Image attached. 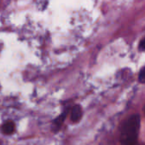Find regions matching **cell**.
Masks as SVG:
<instances>
[{
  "instance_id": "cell-2",
  "label": "cell",
  "mask_w": 145,
  "mask_h": 145,
  "mask_svg": "<svg viewBox=\"0 0 145 145\" xmlns=\"http://www.w3.org/2000/svg\"><path fill=\"white\" fill-rule=\"evenodd\" d=\"M82 116H83L82 108L78 105H74L71 110V120L73 122H78L81 120Z\"/></svg>"
},
{
  "instance_id": "cell-1",
  "label": "cell",
  "mask_w": 145,
  "mask_h": 145,
  "mask_svg": "<svg viewBox=\"0 0 145 145\" xmlns=\"http://www.w3.org/2000/svg\"><path fill=\"white\" fill-rule=\"evenodd\" d=\"M140 116L134 114L129 116L121 128V142L122 145H137L140 130Z\"/></svg>"
},
{
  "instance_id": "cell-6",
  "label": "cell",
  "mask_w": 145,
  "mask_h": 145,
  "mask_svg": "<svg viewBox=\"0 0 145 145\" xmlns=\"http://www.w3.org/2000/svg\"><path fill=\"white\" fill-rule=\"evenodd\" d=\"M138 49L140 51H145V37L141 39L139 45H138Z\"/></svg>"
},
{
  "instance_id": "cell-4",
  "label": "cell",
  "mask_w": 145,
  "mask_h": 145,
  "mask_svg": "<svg viewBox=\"0 0 145 145\" xmlns=\"http://www.w3.org/2000/svg\"><path fill=\"white\" fill-rule=\"evenodd\" d=\"M67 114H68V111L65 110L63 113H62V114L54 121V122H53V127H55V131L58 130V129L61 127V126L62 125L63 121H65V118H66V116H67Z\"/></svg>"
},
{
  "instance_id": "cell-3",
  "label": "cell",
  "mask_w": 145,
  "mask_h": 145,
  "mask_svg": "<svg viewBox=\"0 0 145 145\" xmlns=\"http://www.w3.org/2000/svg\"><path fill=\"white\" fill-rule=\"evenodd\" d=\"M15 129V123L12 121H5L2 125V127H1V130L3 132V133L5 134V135H10V134L14 133Z\"/></svg>"
},
{
  "instance_id": "cell-8",
  "label": "cell",
  "mask_w": 145,
  "mask_h": 145,
  "mask_svg": "<svg viewBox=\"0 0 145 145\" xmlns=\"http://www.w3.org/2000/svg\"><path fill=\"white\" fill-rule=\"evenodd\" d=\"M137 145H138V144H137Z\"/></svg>"
},
{
  "instance_id": "cell-5",
  "label": "cell",
  "mask_w": 145,
  "mask_h": 145,
  "mask_svg": "<svg viewBox=\"0 0 145 145\" xmlns=\"http://www.w3.org/2000/svg\"><path fill=\"white\" fill-rule=\"evenodd\" d=\"M138 81L141 83H145V66H144L138 74Z\"/></svg>"
},
{
  "instance_id": "cell-7",
  "label": "cell",
  "mask_w": 145,
  "mask_h": 145,
  "mask_svg": "<svg viewBox=\"0 0 145 145\" xmlns=\"http://www.w3.org/2000/svg\"><path fill=\"white\" fill-rule=\"evenodd\" d=\"M144 113H145V107H144Z\"/></svg>"
}]
</instances>
